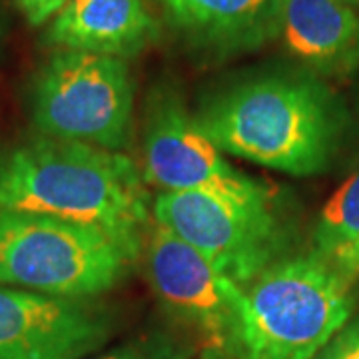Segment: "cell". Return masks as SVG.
Instances as JSON below:
<instances>
[{
  "label": "cell",
  "mask_w": 359,
  "mask_h": 359,
  "mask_svg": "<svg viewBox=\"0 0 359 359\" xmlns=\"http://www.w3.org/2000/svg\"><path fill=\"white\" fill-rule=\"evenodd\" d=\"M122 152L39 134L0 146V208L104 228L142 248L152 204Z\"/></svg>",
  "instance_id": "cell-1"
},
{
  "label": "cell",
  "mask_w": 359,
  "mask_h": 359,
  "mask_svg": "<svg viewBox=\"0 0 359 359\" xmlns=\"http://www.w3.org/2000/svg\"><path fill=\"white\" fill-rule=\"evenodd\" d=\"M194 118L224 154L292 176L325 170L339 132L330 92L316 80L297 76L236 84Z\"/></svg>",
  "instance_id": "cell-2"
},
{
  "label": "cell",
  "mask_w": 359,
  "mask_h": 359,
  "mask_svg": "<svg viewBox=\"0 0 359 359\" xmlns=\"http://www.w3.org/2000/svg\"><path fill=\"white\" fill-rule=\"evenodd\" d=\"M138 254L98 226L0 208V287L90 299L122 282Z\"/></svg>",
  "instance_id": "cell-3"
},
{
  "label": "cell",
  "mask_w": 359,
  "mask_h": 359,
  "mask_svg": "<svg viewBox=\"0 0 359 359\" xmlns=\"http://www.w3.org/2000/svg\"><path fill=\"white\" fill-rule=\"evenodd\" d=\"M351 283L316 252L278 259L245 287L242 359H316L349 321Z\"/></svg>",
  "instance_id": "cell-4"
},
{
  "label": "cell",
  "mask_w": 359,
  "mask_h": 359,
  "mask_svg": "<svg viewBox=\"0 0 359 359\" xmlns=\"http://www.w3.org/2000/svg\"><path fill=\"white\" fill-rule=\"evenodd\" d=\"M30 112L44 136L122 152L134 126V82L126 60L56 50L32 80Z\"/></svg>",
  "instance_id": "cell-5"
},
{
  "label": "cell",
  "mask_w": 359,
  "mask_h": 359,
  "mask_svg": "<svg viewBox=\"0 0 359 359\" xmlns=\"http://www.w3.org/2000/svg\"><path fill=\"white\" fill-rule=\"evenodd\" d=\"M152 216L244 290L282 259L285 248V231L271 205L233 204L202 192H162Z\"/></svg>",
  "instance_id": "cell-6"
},
{
  "label": "cell",
  "mask_w": 359,
  "mask_h": 359,
  "mask_svg": "<svg viewBox=\"0 0 359 359\" xmlns=\"http://www.w3.org/2000/svg\"><path fill=\"white\" fill-rule=\"evenodd\" d=\"M144 180L164 192H202L242 205H271L273 192L224 158L174 88H158L144 126Z\"/></svg>",
  "instance_id": "cell-7"
},
{
  "label": "cell",
  "mask_w": 359,
  "mask_h": 359,
  "mask_svg": "<svg viewBox=\"0 0 359 359\" xmlns=\"http://www.w3.org/2000/svg\"><path fill=\"white\" fill-rule=\"evenodd\" d=\"M146 268L156 295L176 320L194 327L210 349L242 359L244 287L160 224L148 240Z\"/></svg>",
  "instance_id": "cell-8"
},
{
  "label": "cell",
  "mask_w": 359,
  "mask_h": 359,
  "mask_svg": "<svg viewBox=\"0 0 359 359\" xmlns=\"http://www.w3.org/2000/svg\"><path fill=\"white\" fill-rule=\"evenodd\" d=\"M112 334V313L90 299L0 287V359H84Z\"/></svg>",
  "instance_id": "cell-9"
},
{
  "label": "cell",
  "mask_w": 359,
  "mask_h": 359,
  "mask_svg": "<svg viewBox=\"0 0 359 359\" xmlns=\"http://www.w3.org/2000/svg\"><path fill=\"white\" fill-rule=\"evenodd\" d=\"M162 25L205 60L259 50L280 39L285 0H146Z\"/></svg>",
  "instance_id": "cell-10"
},
{
  "label": "cell",
  "mask_w": 359,
  "mask_h": 359,
  "mask_svg": "<svg viewBox=\"0 0 359 359\" xmlns=\"http://www.w3.org/2000/svg\"><path fill=\"white\" fill-rule=\"evenodd\" d=\"M160 39L146 0H70L54 16L46 42L58 50L134 58Z\"/></svg>",
  "instance_id": "cell-11"
},
{
  "label": "cell",
  "mask_w": 359,
  "mask_h": 359,
  "mask_svg": "<svg viewBox=\"0 0 359 359\" xmlns=\"http://www.w3.org/2000/svg\"><path fill=\"white\" fill-rule=\"evenodd\" d=\"M280 36L320 74L339 76L359 66V14L341 0H285Z\"/></svg>",
  "instance_id": "cell-12"
},
{
  "label": "cell",
  "mask_w": 359,
  "mask_h": 359,
  "mask_svg": "<svg viewBox=\"0 0 359 359\" xmlns=\"http://www.w3.org/2000/svg\"><path fill=\"white\" fill-rule=\"evenodd\" d=\"M359 242V170L325 202L313 230L316 254L325 259Z\"/></svg>",
  "instance_id": "cell-13"
},
{
  "label": "cell",
  "mask_w": 359,
  "mask_h": 359,
  "mask_svg": "<svg viewBox=\"0 0 359 359\" xmlns=\"http://www.w3.org/2000/svg\"><path fill=\"white\" fill-rule=\"evenodd\" d=\"M192 355L186 347L162 334L136 337L100 359H188Z\"/></svg>",
  "instance_id": "cell-14"
},
{
  "label": "cell",
  "mask_w": 359,
  "mask_h": 359,
  "mask_svg": "<svg viewBox=\"0 0 359 359\" xmlns=\"http://www.w3.org/2000/svg\"><path fill=\"white\" fill-rule=\"evenodd\" d=\"M316 359H359V318L347 321Z\"/></svg>",
  "instance_id": "cell-15"
},
{
  "label": "cell",
  "mask_w": 359,
  "mask_h": 359,
  "mask_svg": "<svg viewBox=\"0 0 359 359\" xmlns=\"http://www.w3.org/2000/svg\"><path fill=\"white\" fill-rule=\"evenodd\" d=\"M70 0H16L28 25L42 26L60 13Z\"/></svg>",
  "instance_id": "cell-16"
},
{
  "label": "cell",
  "mask_w": 359,
  "mask_h": 359,
  "mask_svg": "<svg viewBox=\"0 0 359 359\" xmlns=\"http://www.w3.org/2000/svg\"><path fill=\"white\" fill-rule=\"evenodd\" d=\"M330 262L334 264V268L339 273L346 276L349 282H353L359 276V242L339 250L337 254L330 257Z\"/></svg>",
  "instance_id": "cell-17"
},
{
  "label": "cell",
  "mask_w": 359,
  "mask_h": 359,
  "mask_svg": "<svg viewBox=\"0 0 359 359\" xmlns=\"http://www.w3.org/2000/svg\"><path fill=\"white\" fill-rule=\"evenodd\" d=\"M200 359H236V358H231V355H228V353H222V351H218V349H210V347H208Z\"/></svg>",
  "instance_id": "cell-18"
},
{
  "label": "cell",
  "mask_w": 359,
  "mask_h": 359,
  "mask_svg": "<svg viewBox=\"0 0 359 359\" xmlns=\"http://www.w3.org/2000/svg\"><path fill=\"white\" fill-rule=\"evenodd\" d=\"M341 2H346V4H349V6H351V4H358L359 6V0H341Z\"/></svg>",
  "instance_id": "cell-19"
}]
</instances>
